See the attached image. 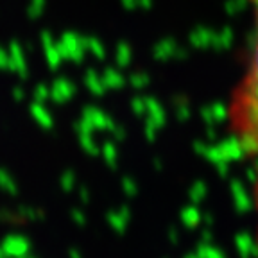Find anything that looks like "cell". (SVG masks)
<instances>
[{"label": "cell", "instance_id": "cell-1", "mask_svg": "<svg viewBox=\"0 0 258 258\" xmlns=\"http://www.w3.org/2000/svg\"><path fill=\"white\" fill-rule=\"evenodd\" d=\"M251 9V34L244 70L229 95L228 129L235 144L258 156V0H246Z\"/></svg>", "mask_w": 258, "mask_h": 258}, {"label": "cell", "instance_id": "cell-2", "mask_svg": "<svg viewBox=\"0 0 258 258\" xmlns=\"http://www.w3.org/2000/svg\"><path fill=\"white\" fill-rule=\"evenodd\" d=\"M56 45H58V50L63 61L81 63L86 56V40L74 31H64L61 38L56 41Z\"/></svg>", "mask_w": 258, "mask_h": 258}, {"label": "cell", "instance_id": "cell-3", "mask_svg": "<svg viewBox=\"0 0 258 258\" xmlns=\"http://www.w3.org/2000/svg\"><path fill=\"white\" fill-rule=\"evenodd\" d=\"M7 258H25L31 253V241L20 233H9L0 244Z\"/></svg>", "mask_w": 258, "mask_h": 258}, {"label": "cell", "instance_id": "cell-4", "mask_svg": "<svg viewBox=\"0 0 258 258\" xmlns=\"http://www.w3.org/2000/svg\"><path fill=\"white\" fill-rule=\"evenodd\" d=\"M7 52H9V72L16 74L22 79H27L29 77V63H27V58H25L24 47L18 41L13 40L9 43Z\"/></svg>", "mask_w": 258, "mask_h": 258}, {"label": "cell", "instance_id": "cell-5", "mask_svg": "<svg viewBox=\"0 0 258 258\" xmlns=\"http://www.w3.org/2000/svg\"><path fill=\"white\" fill-rule=\"evenodd\" d=\"M50 88V100L54 104H66L76 95V84L68 77H58Z\"/></svg>", "mask_w": 258, "mask_h": 258}, {"label": "cell", "instance_id": "cell-6", "mask_svg": "<svg viewBox=\"0 0 258 258\" xmlns=\"http://www.w3.org/2000/svg\"><path fill=\"white\" fill-rule=\"evenodd\" d=\"M41 40V47H43V54H45V61H47L48 68L52 72H56L61 66L63 59H61V54L58 50V45H56V40L50 31H43L40 34Z\"/></svg>", "mask_w": 258, "mask_h": 258}, {"label": "cell", "instance_id": "cell-7", "mask_svg": "<svg viewBox=\"0 0 258 258\" xmlns=\"http://www.w3.org/2000/svg\"><path fill=\"white\" fill-rule=\"evenodd\" d=\"M29 112L41 129H45V131H52L54 124L56 122H54V117L50 115V112L45 108V104H40V102H34V100H32V102L29 104Z\"/></svg>", "mask_w": 258, "mask_h": 258}, {"label": "cell", "instance_id": "cell-8", "mask_svg": "<svg viewBox=\"0 0 258 258\" xmlns=\"http://www.w3.org/2000/svg\"><path fill=\"white\" fill-rule=\"evenodd\" d=\"M0 190L11 194V195H16L18 194V183L15 181V177L7 170L2 169H0Z\"/></svg>", "mask_w": 258, "mask_h": 258}, {"label": "cell", "instance_id": "cell-9", "mask_svg": "<svg viewBox=\"0 0 258 258\" xmlns=\"http://www.w3.org/2000/svg\"><path fill=\"white\" fill-rule=\"evenodd\" d=\"M18 213H20L22 219H31V221H41V219H45V211L40 210V208H34V206H20Z\"/></svg>", "mask_w": 258, "mask_h": 258}, {"label": "cell", "instance_id": "cell-10", "mask_svg": "<svg viewBox=\"0 0 258 258\" xmlns=\"http://www.w3.org/2000/svg\"><path fill=\"white\" fill-rule=\"evenodd\" d=\"M47 6V0H29V6H27V16L31 20H38L43 15Z\"/></svg>", "mask_w": 258, "mask_h": 258}, {"label": "cell", "instance_id": "cell-11", "mask_svg": "<svg viewBox=\"0 0 258 258\" xmlns=\"http://www.w3.org/2000/svg\"><path fill=\"white\" fill-rule=\"evenodd\" d=\"M59 187L63 192H72L74 187H76V174L74 170H64L61 177H59Z\"/></svg>", "mask_w": 258, "mask_h": 258}, {"label": "cell", "instance_id": "cell-12", "mask_svg": "<svg viewBox=\"0 0 258 258\" xmlns=\"http://www.w3.org/2000/svg\"><path fill=\"white\" fill-rule=\"evenodd\" d=\"M32 100L34 102H40V104H45L47 100H50V88H48L47 84H36L34 92H32Z\"/></svg>", "mask_w": 258, "mask_h": 258}, {"label": "cell", "instance_id": "cell-13", "mask_svg": "<svg viewBox=\"0 0 258 258\" xmlns=\"http://www.w3.org/2000/svg\"><path fill=\"white\" fill-rule=\"evenodd\" d=\"M84 82H86V86H88L94 94H99V86H97V77H95V72L94 70H88L86 72V76H84Z\"/></svg>", "mask_w": 258, "mask_h": 258}, {"label": "cell", "instance_id": "cell-14", "mask_svg": "<svg viewBox=\"0 0 258 258\" xmlns=\"http://www.w3.org/2000/svg\"><path fill=\"white\" fill-rule=\"evenodd\" d=\"M18 219H20V213L18 211H11V210H0V221H4V223H16Z\"/></svg>", "mask_w": 258, "mask_h": 258}, {"label": "cell", "instance_id": "cell-15", "mask_svg": "<svg viewBox=\"0 0 258 258\" xmlns=\"http://www.w3.org/2000/svg\"><path fill=\"white\" fill-rule=\"evenodd\" d=\"M86 48H90V50H92V52L95 54V56H97V58L99 59H102V47H100V43L97 40H94V38H88V40H86Z\"/></svg>", "mask_w": 258, "mask_h": 258}, {"label": "cell", "instance_id": "cell-16", "mask_svg": "<svg viewBox=\"0 0 258 258\" xmlns=\"http://www.w3.org/2000/svg\"><path fill=\"white\" fill-rule=\"evenodd\" d=\"M0 70L9 72V52L4 47H0Z\"/></svg>", "mask_w": 258, "mask_h": 258}, {"label": "cell", "instance_id": "cell-17", "mask_svg": "<svg viewBox=\"0 0 258 258\" xmlns=\"http://www.w3.org/2000/svg\"><path fill=\"white\" fill-rule=\"evenodd\" d=\"M11 95L13 99H15V102H22V100H25V88L24 86H15Z\"/></svg>", "mask_w": 258, "mask_h": 258}, {"label": "cell", "instance_id": "cell-18", "mask_svg": "<svg viewBox=\"0 0 258 258\" xmlns=\"http://www.w3.org/2000/svg\"><path fill=\"white\" fill-rule=\"evenodd\" d=\"M70 219H72V221H76L79 226H82V224L86 223V221H84V217H82V213L79 210H72L70 211Z\"/></svg>", "mask_w": 258, "mask_h": 258}, {"label": "cell", "instance_id": "cell-19", "mask_svg": "<svg viewBox=\"0 0 258 258\" xmlns=\"http://www.w3.org/2000/svg\"><path fill=\"white\" fill-rule=\"evenodd\" d=\"M68 258H81V255H79L77 249H70V251H68Z\"/></svg>", "mask_w": 258, "mask_h": 258}, {"label": "cell", "instance_id": "cell-20", "mask_svg": "<svg viewBox=\"0 0 258 258\" xmlns=\"http://www.w3.org/2000/svg\"><path fill=\"white\" fill-rule=\"evenodd\" d=\"M81 199H88V192H84V188L81 190Z\"/></svg>", "mask_w": 258, "mask_h": 258}, {"label": "cell", "instance_id": "cell-21", "mask_svg": "<svg viewBox=\"0 0 258 258\" xmlns=\"http://www.w3.org/2000/svg\"><path fill=\"white\" fill-rule=\"evenodd\" d=\"M0 258H7V257H6V253L2 251V247H0Z\"/></svg>", "mask_w": 258, "mask_h": 258}, {"label": "cell", "instance_id": "cell-22", "mask_svg": "<svg viewBox=\"0 0 258 258\" xmlns=\"http://www.w3.org/2000/svg\"><path fill=\"white\" fill-rule=\"evenodd\" d=\"M25 258H38V257H34V255H31V253H29V255H27Z\"/></svg>", "mask_w": 258, "mask_h": 258}]
</instances>
